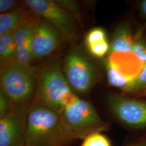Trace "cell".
Instances as JSON below:
<instances>
[{"mask_svg": "<svg viewBox=\"0 0 146 146\" xmlns=\"http://www.w3.org/2000/svg\"><path fill=\"white\" fill-rule=\"evenodd\" d=\"M74 140L59 113L42 104L29 105L25 146H70Z\"/></svg>", "mask_w": 146, "mask_h": 146, "instance_id": "obj_1", "label": "cell"}, {"mask_svg": "<svg viewBox=\"0 0 146 146\" xmlns=\"http://www.w3.org/2000/svg\"><path fill=\"white\" fill-rule=\"evenodd\" d=\"M59 62H49L35 70L36 87L31 104L46 106L60 115L63 110L76 99L65 78Z\"/></svg>", "mask_w": 146, "mask_h": 146, "instance_id": "obj_2", "label": "cell"}, {"mask_svg": "<svg viewBox=\"0 0 146 146\" xmlns=\"http://www.w3.org/2000/svg\"><path fill=\"white\" fill-rule=\"evenodd\" d=\"M36 87L35 69L31 66L16 61L1 70V90L14 104L29 107Z\"/></svg>", "mask_w": 146, "mask_h": 146, "instance_id": "obj_3", "label": "cell"}, {"mask_svg": "<svg viewBox=\"0 0 146 146\" xmlns=\"http://www.w3.org/2000/svg\"><path fill=\"white\" fill-rule=\"evenodd\" d=\"M73 139H83L89 134L107 131L108 125L100 117L91 103L78 98L61 115Z\"/></svg>", "mask_w": 146, "mask_h": 146, "instance_id": "obj_4", "label": "cell"}, {"mask_svg": "<svg viewBox=\"0 0 146 146\" xmlns=\"http://www.w3.org/2000/svg\"><path fill=\"white\" fill-rule=\"evenodd\" d=\"M27 7L36 15L52 24L64 40L72 42L77 36V29L73 16L57 1L26 0Z\"/></svg>", "mask_w": 146, "mask_h": 146, "instance_id": "obj_5", "label": "cell"}, {"mask_svg": "<svg viewBox=\"0 0 146 146\" xmlns=\"http://www.w3.org/2000/svg\"><path fill=\"white\" fill-rule=\"evenodd\" d=\"M62 71L73 91L85 94L92 88L96 81L95 69L84 52L73 49L64 59Z\"/></svg>", "mask_w": 146, "mask_h": 146, "instance_id": "obj_6", "label": "cell"}, {"mask_svg": "<svg viewBox=\"0 0 146 146\" xmlns=\"http://www.w3.org/2000/svg\"><path fill=\"white\" fill-rule=\"evenodd\" d=\"M28 107L14 104L0 116V146H25Z\"/></svg>", "mask_w": 146, "mask_h": 146, "instance_id": "obj_7", "label": "cell"}, {"mask_svg": "<svg viewBox=\"0 0 146 146\" xmlns=\"http://www.w3.org/2000/svg\"><path fill=\"white\" fill-rule=\"evenodd\" d=\"M107 103L111 113L121 122L136 129L146 128V101L122 95L110 94Z\"/></svg>", "mask_w": 146, "mask_h": 146, "instance_id": "obj_8", "label": "cell"}, {"mask_svg": "<svg viewBox=\"0 0 146 146\" xmlns=\"http://www.w3.org/2000/svg\"><path fill=\"white\" fill-rule=\"evenodd\" d=\"M62 38L60 33L52 24L41 18L31 37V47L33 59L50 55L58 48Z\"/></svg>", "mask_w": 146, "mask_h": 146, "instance_id": "obj_9", "label": "cell"}, {"mask_svg": "<svg viewBox=\"0 0 146 146\" xmlns=\"http://www.w3.org/2000/svg\"><path fill=\"white\" fill-rule=\"evenodd\" d=\"M136 37L137 35H133L129 24L120 25L114 33L108 54L115 52H132Z\"/></svg>", "mask_w": 146, "mask_h": 146, "instance_id": "obj_10", "label": "cell"}, {"mask_svg": "<svg viewBox=\"0 0 146 146\" xmlns=\"http://www.w3.org/2000/svg\"><path fill=\"white\" fill-rule=\"evenodd\" d=\"M85 43L89 52L95 58H104L110 52V46L106 32L102 28L91 29L86 36Z\"/></svg>", "mask_w": 146, "mask_h": 146, "instance_id": "obj_11", "label": "cell"}, {"mask_svg": "<svg viewBox=\"0 0 146 146\" xmlns=\"http://www.w3.org/2000/svg\"><path fill=\"white\" fill-rule=\"evenodd\" d=\"M14 31L0 36V60L1 69L16 61V45Z\"/></svg>", "mask_w": 146, "mask_h": 146, "instance_id": "obj_12", "label": "cell"}, {"mask_svg": "<svg viewBox=\"0 0 146 146\" xmlns=\"http://www.w3.org/2000/svg\"><path fill=\"white\" fill-rule=\"evenodd\" d=\"M25 10L21 7L1 14L0 15V36L14 31L19 25Z\"/></svg>", "mask_w": 146, "mask_h": 146, "instance_id": "obj_13", "label": "cell"}, {"mask_svg": "<svg viewBox=\"0 0 146 146\" xmlns=\"http://www.w3.org/2000/svg\"><path fill=\"white\" fill-rule=\"evenodd\" d=\"M146 90V62L144 63L141 72L122 91L127 94H135Z\"/></svg>", "mask_w": 146, "mask_h": 146, "instance_id": "obj_14", "label": "cell"}, {"mask_svg": "<svg viewBox=\"0 0 146 146\" xmlns=\"http://www.w3.org/2000/svg\"><path fill=\"white\" fill-rule=\"evenodd\" d=\"M31 39L16 46V61L28 66H31L30 64L33 60L31 47Z\"/></svg>", "mask_w": 146, "mask_h": 146, "instance_id": "obj_15", "label": "cell"}, {"mask_svg": "<svg viewBox=\"0 0 146 146\" xmlns=\"http://www.w3.org/2000/svg\"><path fill=\"white\" fill-rule=\"evenodd\" d=\"M81 146H111L109 139L101 133V132H94L84 139Z\"/></svg>", "mask_w": 146, "mask_h": 146, "instance_id": "obj_16", "label": "cell"}, {"mask_svg": "<svg viewBox=\"0 0 146 146\" xmlns=\"http://www.w3.org/2000/svg\"><path fill=\"white\" fill-rule=\"evenodd\" d=\"M131 52L142 62H146V41L141 38V32L137 34Z\"/></svg>", "mask_w": 146, "mask_h": 146, "instance_id": "obj_17", "label": "cell"}, {"mask_svg": "<svg viewBox=\"0 0 146 146\" xmlns=\"http://www.w3.org/2000/svg\"><path fill=\"white\" fill-rule=\"evenodd\" d=\"M58 2L75 17L78 16V3L73 1H57Z\"/></svg>", "mask_w": 146, "mask_h": 146, "instance_id": "obj_18", "label": "cell"}, {"mask_svg": "<svg viewBox=\"0 0 146 146\" xmlns=\"http://www.w3.org/2000/svg\"><path fill=\"white\" fill-rule=\"evenodd\" d=\"M14 104L10 98L1 90L0 91V116L5 113Z\"/></svg>", "mask_w": 146, "mask_h": 146, "instance_id": "obj_19", "label": "cell"}, {"mask_svg": "<svg viewBox=\"0 0 146 146\" xmlns=\"http://www.w3.org/2000/svg\"><path fill=\"white\" fill-rule=\"evenodd\" d=\"M18 2L13 0H0V13H5L18 8Z\"/></svg>", "mask_w": 146, "mask_h": 146, "instance_id": "obj_20", "label": "cell"}, {"mask_svg": "<svg viewBox=\"0 0 146 146\" xmlns=\"http://www.w3.org/2000/svg\"><path fill=\"white\" fill-rule=\"evenodd\" d=\"M137 9L141 19L144 21L145 26L146 28V0L140 1Z\"/></svg>", "mask_w": 146, "mask_h": 146, "instance_id": "obj_21", "label": "cell"}, {"mask_svg": "<svg viewBox=\"0 0 146 146\" xmlns=\"http://www.w3.org/2000/svg\"><path fill=\"white\" fill-rule=\"evenodd\" d=\"M134 95H135L136 96L138 97H146V90L141 91L140 92H139Z\"/></svg>", "mask_w": 146, "mask_h": 146, "instance_id": "obj_22", "label": "cell"}, {"mask_svg": "<svg viewBox=\"0 0 146 146\" xmlns=\"http://www.w3.org/2000/svg\"><path fill=\"white\" fill-rule=\"evenodd\" d=\"M146 146V142H145V143H141L140 144L136 145V146Z\"/></svg>", "mask_w": 146, "mask_h": 146, "instance_id": "obj_23", "label": "cell"}]
</instances>
